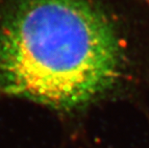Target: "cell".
<instances>
[{
	"instance_id": "cell-1",
	"label": "cell",
	"mask_w": 149,
	"mask_h": 148,
	"mask_svg": "<svg viewBox=\"0 0 149 148\" xmlns=\"http://www.w3.org/2000/svg\"><path fill=\"white\" fill-rule=\"evenodd\" d=\"M0 95L68 126L149 98V0H0Z\"/></svg>"
}]
</instances>
